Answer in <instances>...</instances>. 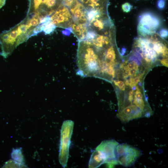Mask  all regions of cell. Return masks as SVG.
Returning a JSON list of instances; mask_svg holds the SVG:
<instances>
[{
	"label": "cell",
	"mask_w": 168,
	"mask_h": 168,
	"mask_svg": "<svg viewBox=\"0 0 168 168\" xmlns=\"http://www.w3.org/2000/svg\"><path fill=\"white\" fill-rule=\"evenodd\" d=\"M74 125L73 121L67 120L63 122L62 126L59 160L60 164L64 168L67 166L69 155V148Z\"/></svg>",
	"instance_id": "obj_1"
},
{
	"label": "cell",
	"mask_w": 168,
	"mask_h": 168,
	"mask_svg": "<svg viewBox=\"0 0 168 168\" xmlns=\"http://www.w3.org/2000/svg\"><path fill=\"white\" fill-rule=\"evenodd\" d=\"M116 153L119 164L125 167L133 165L142 154L139 149L125 143L118 144Z\"/></svg>",
	"instance_id": "obj_2"
},
{
	"label": "cell",
	"mask_w": 168,
	"mask_h": 168,
	"mask_svg": "<svg viewBox=\"0 0 168 168\" xmlns=\"http://www.w3.org/2000/svg\"><path fill=\"white\" fill-rule=\"evenodd\" d=\"M160 24L159 19L152 14L145 13L141 15L137 26L139 36H145L156 33Z\"/></svg>",
	"instance_id": "obj_3"
},
{
	"label": "cell",
	"mask_w": 168,
	"mask_h": 168,
	"mask_svg": "<svg viewBox=\"0 0 168 168\" xmlns=\"http://www.w3.org/2000/svg\"><path fill=\"white\" fill-rule=\"evenodd\" d=\"M119 143L114 139L102 141L96 149L102 152L105 155L106 164L109 168H113L119 164L117 159L116 147Z\"/></svg>",
	"instance_id": "obj_4"
},
{
	"label": "cell",
	"mask_w": 168,
	"mask_h": 168,
	"mask_svg": "<svg viewBox=\"0 0 168 168\" xmlns=\"http://www.w3.org/2000/svg\"><path fill=\"white\" fill-rule=\"evenodd\" d=\"M18 35V31L15 30L4 32L0 34V44L2 49L0 54L4 58L8 57L15 48L14 42Z\"/></svg>",
	"instance_id": "obj_5"
},
{
	"label": "cell",
	"mask_w": 168,
	"mask_h": 168,
	"mask_svg": "<svg viewBox=\"0 0 168 168\" xmlns=\"http://www.w3.org/2000/svg\"><path fill=\"white\" fill-rule=\"evenodd\" d=\"M51 18L52 22L56 26L68 29L71 28L73 24L69 9L62 4Z\"/></svg>",
	"instance_id": "obj_6"
},
{
	"label": "cell",
	"mask_w": 168,
	"mask_h": 168,
	"mask_svg": "<svg viewBox=\"0 0 168 168\" xmlns=\"http://www.w3.org/2000/svg\"><path fill=\"white\" fill-rule=\"evenodd\" d=\"M84 7L86 13L94 10L107 13L109 0H77Z\"/></svg>",
	"instance_id": "obj_7"
},
{
	"label": "cell",
	"mask_w": 168,
	"mask_h": 168,
	"mask_svg": "<svg viewBox=\"0 0 168 168\" xmlns=\"http://www.w3.org/2000/svg\"><path fill=\"white\" fill-rule=\"evenodd\" d=\"M105 160L104 154L101 151L96 149L91 155L88 167L90 168H97L105 164Z\"/></svg>",
	"instance_id": "obj_8"
},
{
	"label": "cell",
	"mask_w": 168,
	"mask_h": 168,
	"mask_svg": "<svg viewBox=\"0 0 168 168\" xmlns=\"http://www.w3.org/2000/svg\"><path fill=\"white\" fill-rule=\"evenodd\" d=\"M11 155L14 161L21 164L25 165L24 157L21 148L13 149Z\"/></svg>",
	"instance_id": "obj_9"
},
{
	"label": "cell",
	"mask_w": 168,
	"mask_h": 168,
	"mask_svg": "<svg viewBox=\"0 0 168 168\" xmlns=\"http://www.w3.org/2000/svg\"><path fill=\"white\" fill-rule=\"evenodd\" d=\"M56 26L52 22L44 26L42 28V31L46 34H51L55 29Z\"/></svg>",
	"instance_id": "obj_10"
},
{
	"label": "cell",
	"mask_w": 168,
	"mask_h": 168,
	"mask_svg": "<svg viewBox=\"0 0 168 168\" xmlns=\"http://www.w3.org/2000/svg\"><path fill=\"white\" fill-rule=\"evenodd\" d=\"M24 166L26 167L25 165L21 164L12 160L6 162L3 166L4 167H23Z\"/></svg>",
	"instance_id": "obj_11"
},
{
	"label": "cell",
	"mask_w": 168,
	"mask_h": 168,
	"mask_svg": "<svg viewBox=\"0 0 168 168\" xmlns=\"http://www.w3.org/2000/svg\"><path fill=\"white\" fill-rule=\"evenodd\" d=\"M122 7L124 12H128L131 10L132 6L129 3L126 2L122 5Z\"/></svg>",
	"instance_id": "obj_12"
},
{
	"label": "cell",
	"mask_w": 168,
	"mask_h": 168,
	"mask_svg": "<svg viewBox=\"0 0 168 168\" xmlns=\"http://www.w3.org/2000/svg\"><path fill=\"white\" fill-rule=\"evenodd\" d=\"M77 0H62V4L68 8Z\"/></svg>",
	"instance_id": "obj_13"
},
{
	"label": "cell",
	"mask_w": 168,
	"mask_h": 168,
	"mask_svg": "<svg viewBox=\"0 0 168 168\" xmlns=\"http://www.w3.org/2000/svg\"><path fill=\"white\" fill-rule=\"evenodd\" d=\"M136 91L134 95V97H136L139 99H143V95L140 91L138 87L136 86Z\"/></svg>",
	"instance_id": "obj_14"
},
{
	"label": "cell",
	"mask_w": 168,
	"mask_h": 168,
	"mask_svg": "<svg viewBox=\"0 0 168 168\" xmlns=\"http://www.w3.org/2000/svg\"><path fill=\"white\" fill-rule=\"evenodd\" d=\"M39 23V21L38 19H31L28 25V28L31 26H36Z\"/></svg>",
	"instance_id": "obj_15"
},
{
	"label": "cell",
	"mask_w": 168,
	"mask_h": 168,
	"mask_svg": "<svg viewBox=\"0 0 168 168\" xmlns=\"http://www.w3.org/2000/svg\"><path fill=\"white\" fill-rule=\"evenodd\" d=\"M160 35L162 38L166 37L168 35V30L166 29H161L159 32Z\"/></svg>",
	"instance_id": "obj_16"
},
{
	"label": "cell",
	"mask_w": 168,
	"mask_h": 168,
	"mask_svg": "<svg viewBox=\"0 0 168 168\" xmlns=\"http://www.w3.org/2000/svg\"><path fill=\"white\" fill-rule=\"evenodd\" d=\"M165 5L164 0H158L157 2V6L160 9H163Z\"/></svg>",
	"instance_id": "obj_17"
},
{
	"label": "cell",
	"mask_w": 168,
	"mask_h": 168,
	"mask_svg": "<svg viewBox=\"0 0 168 168\" xmlns=\"http://www.w3.org/2000/svg\"><path fill=\"white\" fill-rule=\"evenodd\" d=\"M114 82L115 85L118 86L120 89L124 85V82L121 81H114Z\"/></svg>",
	"instance_id": "obj_18"
},
{
	"label": "cell",
	"mask_w": 168,
	"mask_h": 168,
	"mask_svg": "<svg viewBox=\"0 0 168 168\" xmlns=\"http://www.w3.org/2000/svg\"><path fill=\"white\" fill-rule=\"evenodd\" d=\"M137 70L134 68L130 69L129 71V75L135 76L137 73Z\"/></svg>",
	"instance_id": "obj_19"
},
{
	"label": "cell",
	"mask_w": 168,
	"mask_h": 168,
	"mask_svg": "<svg viewBox=\"0 0 168 168\" xmlns=\"http://www.w3.org/2000/svg\"><path fill=\"white\" fill-rule=\"evenodd\" d=\"M161 63L162 65L168 67V59L167 58H164L161 61Z\"/></svg>",
	"instance_id": "obj_20"
},
{
	"label": "cell",
	"mask_w": 168,
	"mask_h": 168,
	"mask_svg": "<svg viewBox=\"0 0 168 168\" xmlns=\"http://www.w3.org/2000/svg\"><path fill=\"white\" fill-rule=\"evenodd\" d=\"M127 66L129 69L134 68V63L133 61L129 63Z\"/></svg>",
	"instance_id": "obj_21"
},
{
	"label": "cell",
	"mask_w": 168,
	"mask_h": 168,
	"mask_svg": "<svg viewBox=\"0 0 168 168\" xmlns=\"http://www.w3.org/2000/svg\"><path fill=\"white\" fill-rule=\"evenodd\" d=\"M71 32V31L68 29H65V30L62 32V33L63 34L68 36L69 35Z\"/></svg>",
	"instance_id": "obj_22"
},
{
	"label": "cell",
	"mask_w": 168,
	"mask_h": 168,
	"mask_svg": "<svg viewBox=\"0 0 168 168\" xmlns=\"http://www.w3.org/2000/svg\"><path fill=\"white\" fill-rule=\"evenodd\" d=\"M6 3V0H0V9L4 6Z\"/></svg>",
	"instance_id": "obj_23"
},
{
	"label": "cell",
	"mask_w": 168,
	"mask_h": 168,
	"mask_svg": "<svg viewBox=\"0 0 168 168\" xmlns=\"http://www.w3.org/2000/svg\"><path fill=\"white\" fill-rule=\"evenodd\" d=\"M126 51V49L125 48H123L122 49L121 51V54L123 55H124Z\"/></svg>",
	"instance_id": "obj_24"
},
{
	"label": "cell",
	"mask_w": 168,
	"mask_h": 168,
	"mask_svg": "<svg viewBox=\"0 0 168 168\" xmlns=\"http://www.w3.org/2000/svg\"><path fill=\"white\" fill-rule=\"evenodd\" d=\"M133 91H134L133 90L130 91L129 92V96L133 95V92H134Z\"/></svg>",
	"instance_id": "obj_25"
},
{
	"label": "cell",
	"mask_w": 168,
	"mask_h": 168,
	"mask_svg": "<svg viewBox=\"0 0 168 168\" xmlns=\"http://www.w3.org/2000/svg\"><path fill=\"white\" fill-rule=\"evenodd\" d=\"M132 90H133V91H135L136 89V86H133L131 87Z\"/></svg>",
	"instance_id": "obj_26"
},
{
	"label": "cell",
	"mask_w": 168,
	"mask_h": 168,
	"mask_svg": "<svg viewBox=\"0 0 168 168\" xmlns=\"http://www.w3.org/2000/svg\"><path fill=\"white\" fill-rule=\"evenodd\" d=\"M125 85H124L120 89L123 91H124L125 90Z\"/></svg>",
	"instance_id": "obj_27"
},
{
	"label": "cell",
	"mask_w": 168,
	"mask_h": 168,
	"mask_svg": "<svg viewBox=\"0 0 168 168\" xmlns=\"http://www.w3.org/2000/svg\"><path fill=\"white\" fill-rule=\"evenodd\" d=\"M126 85L127 86L129 85V80L127 79L125 82Z\"/></svg>",
	"instance_id": "obj_28"
},
{
	"label": "cell",
	"mask_w": 168,
	"mask_h": 168,
	"mask_svg": "<svg viewBox=\"0 0 168 168\" xmlns=\"http://www.w3.org/2000/svg\"><path fill=\"white\" fill-rule=\"evenodd\" d=\"M139 83H138V85H139V86H142V83L141 82H139Z\"/></svg>",
	"instance_id": "obj_29"
}]
</instances>
